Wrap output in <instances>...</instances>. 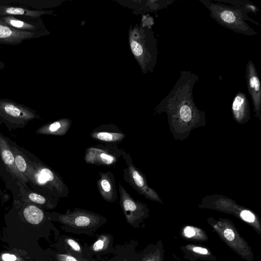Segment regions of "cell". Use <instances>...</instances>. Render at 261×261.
Wrapping results in <instances>:
<instances>
[{"instance_id":"6da1fadb","label":"cell","mask_w":261,"mask_h":261,"mask_svg":"<svg viewBox=\"0 0 261 261\" xmlns=\"http://www.w3.org/2000/svg\"><path fill=\"white\" fill-rule=\"evenodd\" d=\"M198 79L190 71H180L173 88L155 108V114H167L169 129L176 140L186 139L193 129L206 124L205 112L197 108L193 99V88Z\"/></svg>"},{"instance_id":"7a4b0ae2","label":"cell","mask_w":261,"mask_h":261,"mask_svg":"<svg viewBox=\"0 0 261 261\" xmlns=\"http://www.w3.org/2000/svg\"><path fill=\"white\" fill-rule=\"evenodd\" d=\"M199 2L206 7L210 11L211 17L220 25L246 36H252L257 34L246 21L259 27H260V24L238 7L217 0H199Z\"/></svg>"},{"instance_id":"3957f363","label":"cell","mask_w":261,"mask_h":261,"mask_svg":"<svg viewBox=\"0 0 261 261\" xmlns=\"http://www.w3.org/2000/svg\"><path fill=\"white\" fill-rule=\"evenodd\" d=\"M49 218L61 223L65 232L88 235L92 234L107 222L102 215L79 208L72 211L67 209L64 214L53 212Z\"/></svg>"},{"instance_id":"277c9868","label":"cell","mask_w":261,"mask_h":261,"mask_svg":"<svg viewBox=\"0 0 261 261\" xmlns=\"http://www.w3.org/2000/svg\"><path fill=\"white\" fill-rule=\"evenodd\" d=\"M130 47L143 71L153 72L158 55L154 32L147 28L135 29L130 38Z\"/></svg>"},{"instance_id":"5b68a950","label":"cell","mask_w":261,"mask_h":261,"mask_svg":"<svg viewBox=\"0 0 261 261\" xmlns=\"http://www.w3.org/2000/svg\"><path fill=\"white\" fill-rule=\"evenodd\" d=\"M27 158L30 169L29 180L42 187L47 194L57 199L68 197V186L58 173L41 162L34 163Z\"/></svg>"},{"instance_id":"8992f818","label":"cell","mask_w":261,"mask_h":261,"mask_svg":"<svg viewBox=\"0 0 261 261\" xmlns=\"http://www.w3.org/2000/svg\"><path fill=\"white\" fill-rule=\"evenodd\" d=\"M208 224L221 240L239 256L247 261H253V251L247 241L240 235L233 223L229 219L209 217Z\"/></svg>"},{"instance_id":"52a82bcc","label":"cell","mask_w":261,"mask_h":261,"mask_svg":"<svg viewBox=\"0 0 261 261\" xmlns=\"http://www.w3.org/2000/svg\"><path fill=\"white\" fill-rule=\"evenodd\" d=\"M36 112L7 98H0V121L9 129L23 128L28 123L38 118Z\"/></svg>"},{"instance_id":"ba28073f","label":"cell","mask_w":261,"mask_h":261,"mask_svg":"<svg viewBox=\"0 0 261 261\" xmlns=\"http://www.w3.org/2000/svg\"><path fill=\"white\" fill-rule=\"evenodd\" d=\"M121 156L127 166L123 169L125 181L145 198L163 204L157 192L148 185L145 174L134 165L129 154L122 149Z\"/></svg>"},{"instance_id":"9c48e42d","label":"cell","mask_w":261,"mask_h":261,"mask_svg":"<svg viewBox=\"0 0 261 261\" xmlns=\"http://www.w3.org/2000/svg\"><path fill=\"white\" fill-rule=\"evenodd\" d=\"M119 203L128 224L135 228L149 217V209L146 203L135 200L121 184L118 182Z\"/></svg>"},{"instance_id":"30bf717a","label":"cell","mask_w":261,"mask_h":261,"mask_svg":"<svg viewBox=\"0 0 261 261\" xmlns=\"http://www.w3.org/2000/svg\"><path fill=\"white\" fill-rule=\"evenodd\" d=\"M122 149L115 144H98L86 148L84 159L88 164L99 166H113L122 156Z\"/></svg>"},{"instance_id":"8fae6325","label":"cell","mask_w":261,"mask_h":261,"mask_svg":"<svg viewBox=\"0 0 261 261\" xmlns=\"http://www.w3.org/2000/svg\"><path fill=\"white\" fill-rule=\"evenodd\" d=\"M245 78L254 116L261 121V84L255 65L251 60L248 61L246 66Z\"/></svg>"},{"instance_id":"7c38bea8","label":"cell","mask_w":261,"mask_h":261,"mask_svg":"<svg viewBox=\"0 0 261 261\" xmlns=\"http://www.w3.org/2000/svg\"><path fill=\"white\" fill-rule=\"evenodd\" d=\"M48 34L47 30L36 32L17 30L0 20V44L17 45L25 40L37 38Z\"/></svg>"},{"instance_id":"4fadbf2b","label":"cell","mask_w":261,"mask_h":261,"mask_svg":"<svg viewBox=\"0 0 261 261\" xmlns=\"http://www.w3.org/2000/svg\"><path fill=\"white\" fill-rule=\"evenodd\" d=\"M198 207L233 215L237 217L242 205H239L234 200L226 196L213 194L204 197Z\"/></svg>"},{"instance_id":"5bb4252c","label":"cell","mask_w":261,"mask_h":261,"mask_svg":"<svg viewBox=\"0 0 261 261\" xmlns=\"http://www.w3.org/2000/svg\"><path fill=\"white\" fill-rule=\"evenodd\" d=\"M93 140L117 145L122 142L126 135L114 124H103L95 128L90 134Z\"/></svg>"},{"instance_id":"9a60e30c","label":"cell","mask_w":261,"mask_h":261,"mask_svg":"<svg viewBox=\"0 0 261 261\" xmlns=\"http://www.w3.org/2000/svg\"><path fill=\"white\" fill-rule=\"evenodd\" d=\"M0 164L13 177L17 178L23 186L27 181L18 172L11 147L6 138L0 133Z\"/></svg>"},{"instance_id":"2e32d148","label":"cell","mask_w":261,"mask_h":261,"mask_svg":"<svg viewBox=\"0 0 261 261\" xmlns=\"http://www.w3.org/2000/svg\"><path fill=\"white\" fill-rule=\"evenodd\" d=\"M0 20L19 31L36 32L47 30L41 18L18 17L9 15L0 16Z\"/></svg>"},{"instance_id":"e0dca14e","label":"cell","mask_w":261,"mask_h":261,"mask_svg":"<svg viewBox=\"0 0 261 261\" xmlns=\"http://www.w3.org/2000/svg\"><path fill=\"white\" fill-rule=\"evenodd\" d=\"M97 187L101 197L110 203H115L118 198L116 180L111 171L99 172Z\"/></svg>"},{"instance_id":"ac0fdd59","label":"cell","mask_w":261,"mask_h":261,"mask_svg":"<svg viewBox=\"0 0 261 261\" xmlns=\"http://www.w3.org/2000/svg\"><path fill=\"white\" fill-rule=\"evenodd\" d=\"M234 120L239 124H244L250 119L249 103L246 95L239 91L234 96L231 105Z\"/></svg>"},{"instance_id":"d6986e66","label":"cell","mask_w":261,"mask_h":261,"mask_svg":"<svg viewBox=\"0 0 261 261\" xmlns=\"http://www.w3.org/2000/svg\"><path fill=\"white\" fill-rule=\"evenodd\" d=\"M183 258L189 261H216L217 258L209 248L201 244L189 243L179 247Z\"/></svg>"},{"instance_id":"ffe728a7","label":"cell","mask_w":261,"mask_h":261,"mask_svg":"<svg viewBox=\"0 0 261 261\" xmlns=\"http://www.w3.org/2000/svg\"><path fill=\"white\" fill-rule=\"evenodd\" d=\"M50 11L32 10L21 7L9 5H0V16H14L32 18H40L45 14H50Z\"/></svg>"},{"instance_id":"44dd1931","label":"cell","mask_w":261,"mask_h":261,"mask_svg":"<svg viewBox=\"0 0 261 261\" xmlns=\"http://www.w3.org/2000/svg\"><path fill=\"white\" fill-rule=\"evenodd\" d=\"M113 236L107 233L100 234L95 241L89 246L86 247L85 250L91 257L94 255H101L110 252L113 248Z\"/></svg>"},{"instance_id":"7402d4cb","label":"cell","mask_w":261,"mask_h":261,"mask_svg":"<svg viewBox=\"0 0 261 261\" xmlns=\"http://www.w3.org/2000/svg\"><path fill=\"white\" fill-rule=\"evenodd\" d=\"M71 124V119L62 118L41 126L36 131V133L42 135L64 136L67 133Z\"/></svg>"},{"instance_id":"603a6c76","label":"cell","mask_w":261,"mask_h":261,"mask_svg":"<svg viewBox=\"0 0 261 261\" xmlns=\"http://www.w3.org/2000/svg\"><path fill=\"white\" fill-rule=\"evenodd\" d=\"M138 261H165V250L163 242L148 245L139 254Z\"/></svg>"},{"instance_id":"cb8c5ba5","label":"cell","mask_w":261,"mask_h":261,"mask_svg":"<svg viewBox=\"0 0 261 261\" xmlns=\"http://www.w3.org/2000/svg\"><path fill=\"white\" fill-rule=\"evenodd\" d=\"M179 234L182 239L194 242H205L208 240V237L203 229L193 225L183 226Z\"/></svg>"},{"instance_id":"d4e9b609","label":"cell","mask_w":261,"mask_h":261,"mask_svg":"<svg viewBox=\"0 0 261 261\" xmlns=\"http://www.w3.org/2000/svg\"><path fill=\"white\" fill-rule=\"evenodd\" d=\"M9 143L11 147L14 157V161L18 172L27 182L29 173V165L26 156L18 148L17 145L8 139Z\"/></svg>"},{"instance_id":"484cf974","label":"cell","mask_w":261,"mask_h":261,"mask_svg":"<svg viewBox=\"0 0 261 261\" xmlns=\"http://www.w3.org/2000/svg\"><path fill=\"white\" fill-rule=\"evenodd\" d=\"M62 238L65 253L82 258H92L87 254L85 248H83L75 239L69 236H62Z\"/></svg>"},{"instance_id":"4316f807","label":"cell","mask_w":261,"mask_h":261,"mask_svg":"<svg viewBox=\"0 0 261 261\" xmlns=\"http://www.w3.org/2000/svg\"><path fill=\"white\" fill-rule=\"evenodd\" d=\"M237 218L250 225L261 236V222L254 212L242 205Z\"/></svg>"},{"instance_id":"83f0119b","label":"cell","mask_w":261,"mask_h":261,"mask_svg":"<svg viewBox=\"0 0 261 261\" xmlns=\"http://www.w3.org/2000/svg\"><path fill=\"white\" fill-rule=\"evenodd\" d=\"M23 216L28 222L33 224L40 223L44 218L43 211L34 205H28L24 209Z\"/></svg>"},{"instance_id":"f1b7e54d","label":"cell","mask_w":261,"mask_h":261,"mask_svg":"<svg viewBox=\"0 0 261 261\" xmlns=\"http://www.w3.org/2000/svg\"><path fill=\"white\" fill-rule=\"evenodd\" d=\"M218 2L238 7L246 14H256L260 10L252 3L247 0H217Z\"/></svg>"},{"instance_id":"f546056e","label":"cell","mask_w":261,"mask_h":261,"mask_svg":"<svg viewBox=\"0 0 261 261\" xmlns=\"http://www.w3.org/2000/svg\"><path fill=\"white\" fill-rule=\"evenodd\" d=\"M56 261H95L92 258H85L63 253L56 254Z\"/></svg>"},{"instance_id":"4dcf8cb0","label":"cell","mask_w":261,"mask_h":261,"mask_svg":"<svg viewBox=\"0 0 261 261\" xmlns=\"http://www.w3.org/2000/svg\"><path fill=\"white\" fill-rule=\"evenodd\" d=\"M1 258L3 261H16L17 257L13 254L8 253H3L1 255Z\"/></svg>"},{"instance_id":"1f68e13d","label":"cell","mask_w":261,"mask_h":261,"mask_svg":"<svg viewBox=\"0 0 261 261\" xmlns=\"http://www.w3.org/2000/svg\"><path fill=\"white\" fill-rule=\"evenodd\" d=\"M5 68V63L0 60V70L3 69Z\"/></svg>"},{"instance_id":"d6a6232c","label":"cell","mask_w":261,"mask_h":261,"mask_svg":"<svg viewBox=\"0 0 261 261\" xmlns=\"http://www.w3.org/2000/svg\"><path fill=\"white\" fill-rule=\"evenodd\" d=\"M3 195V193L2 192V191L1 190V188H0V196H2Z\"/></svg>"}]
</instances>
